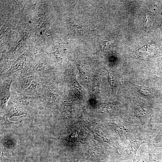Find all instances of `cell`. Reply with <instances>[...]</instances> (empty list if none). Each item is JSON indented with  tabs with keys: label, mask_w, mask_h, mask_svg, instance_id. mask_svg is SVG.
Wrapping results in <instances>:
<instances>
[{
	"label": "cell",
	"mask_w": 162,
	"mask_h": 162,
	"mask_svg": "<svg viewBox=\"0 0 162 162\" xmlns=\"http://www.w3.org/2000/svg\"><path fill=\"white\" fill-rule=\"evenodd\" d=\"M146 129L140 131L132 136L128 140V144L119 155L122 162H134L136 159L138 151L140 146L145 143L150 142L152 138Z\"/></svg>",
	"instance_id": "obj_1"
},
{
	"label": "cell",
	"mask_w": 162,
	"mask_h": 162,
	"mask_svg": "<svg viewBox=\"0 0 162 162\" xmlns=\"http://www.w3.org/2000/svg\"><path fill=\"white\" fill-rule=\"evenodd\" d=\"M120 137L121 141L126 146L128 144V140L135 133L146 128L140 124H131L119 121H113L107 124Z\"/></svg>",
	"instance_id": "obj_2"
},
{
	"label": "cell",
	"mask_w": 162,
	"mask_h": 162,
	"mask_svg": "<svg viewBox=\"0 0 162 162\" xmlns=\"http://www.w3.org/2000/svg\"><path fill=\"white\" fill-rule=\"evenodd\" d=\"M13 79L10 90L20 94L26 89L38 76L27 70L16 72L11 76Z\"/></svg>",
	"instance_id": "obj_3"
},
{
	"label": "cell",
	"mask_w": 162,
	"mask_h": 162,
	"mask_svg": "<svg viewBox=\"0 0 162 162\" xmlns=\"http://www.w3.org/2000/svg\"><path fill=\"white\" fill-rule=\"evenodd\" d=\"M13 82L11 76L0 80V107L4 109L11 95V86Z\"/></svg>",
	"instance_id": "obj_4"
},
{
	"label": "cell",
	"mask_w": 162,
	"mask_h": 162,
	"mask_svg": "<svg viewBox=\"0 0 162 162\" xmlns=\"http://www.w3.org/2000/svg\"><path fill=\"white\" fill-rule=\"evenodd\" d=\"M43 88V80L37 76L31 83L29 86L20 94L33 97L40 96Z\"/></svg>",
	"instance_id": "obj_5"
},
{
	"label": "cell",
	"mask_w": 162,
	"mask_h": 162,
	"mask_svg": "<svg viewBox=\"0 0 162 162\" xmlns=\"http://www.w3.org/2000/svg\"><path fill=\"white\" fill-rule=\"evenodd\" d=\"M7 104L4 116L8 118L26 114L12 96L10 95Z\"/></svg>",
	"instance_id": "obj_6"
},
{
	"label": "cell",
	"mask_w": 162,
	"mask_h": 162,
	"mask_svg": "<svg viewBox=\"0 0 162 162\" xmlns=\"http://www.w3.org/2000/svg\"><path fill=\"white\" fill-rule=\"evenodd\" d=\"M148 47L149 44L146 45V47L145 52H141L139 48L127 53V56L129 58L139 59L147 63L149 59V54L147 51Z\"/></svg>",
	"instance_id": "obj_7"
},
{
	"label": "cell",
	"mask_w": 162,
	"mask_h": 162,
	"mask_svg": "<svg viewBox=\"0 0 162 162\" xmlns=\"http://www.w3.org/2000/svg\"><path fill=\"white\" fill-rule=\"evenodd\" d=\"M74 33L78 36L86 37L92 36L95 29L93 30L82 27L77 25H74L72 27Z\"/></svg>",
	"instance_id": "obj_8"
},
{
	"label": "cell",
	"mask_w": 162,
	"mask_h": 162,
	"mask_svg": "<svg viewBox=\"0 0 162 162\" xmlns=\"http://www.w3.org/2000/svg\"><path fill=\"white\" fill-rule=\"evenodd\" d=\"M89 153L92 160L97 162L102 161L106 157L105 152L100 149H90Z\"/></svg>",
	"instance_id": "obj_9"
},
{
	"label": "cell",
	"mask_w": 162,
	"mask_h": 162,
	"mask_svg": "<svg viewBox=\"0 0 162 162\" xmlns=\"http://www.w3.org/2000/svg\"><path fill=\"white\" fill-rule=\"evenodd\" d=\"M132 86L140 94L145 96L148 97L153 93V90L149 87L135 85L129 81Z\"/></svg>",
	"instance_id": "obj_10"
},
{
	"label": "cell",
	"mask_w": 162,
	"mask_h": 162,
	"mask_svg": "<svg viewBox=\"0 0 162 162\" xmlns=\"http://www.w3.org/2000/svg\"><path fill=\"white\" fill-rule=\"evenodd\" d=\"M150 143L154 147L162 148V127L160 128L157 134L151 140Z\"/></svg>",
	"instance_id": "obj_11"
},
{
	"label": "cell",
	"mask_w": 162,
	"mask_h": 162,
	"mask_svg": "<svg viewBox=\"0 0 162 162\" xmlns=\"http://www.w3.org/2000/svg\"><path fill=\"white\" fill-rule=\"evenodd\" d=\"M22 121L14 122L10 121L5 116H1L0 124L1 127L3 128H9L17 126Z\"/></svg>",
	"instance_id": "obj_12"
},
{
	"label": "cell",
	"mask_w": 162,
	"mask_h": 162,
	"mask_svg": "<svg viewBox=\"0 0 162 162\" xmlns=\"http://www.w3.org/2000/svg\"><path fill=\"white\" fill-rule=\"evenodd\" d=\"M114 44V40L113 39H110L103 41L100 45V50H106L110 49L112 47Z\"/></svg>",
	"instance_id": "obj_13"
},
{
	"label": "cell",
	"mask_w": 162,
	"mask_h": 162,
	"mask_svg": "<svg viewBox=\"0 0 162 162\" xmlns=\"http://www.w3.org/2000/svg\"><path fill=\"white\" fill-rule=\"evenodd\" d=\"M105 69L107 71L108 73V82L110 86H111V87H112V85H111V78H110V74H109V71H108V70H106L105 68Z\"/></svg>",
	"instance_id": "obj_14"
}]
</instances>
